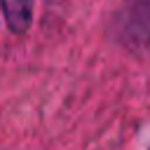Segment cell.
Returning a JSON list of instances; mask_svg holds the SVG:
<instances>
[{"mask_svg": "<svg viewBox=\"0 0 150 150\" xmlns=\"http://www.w3.org/2000/svg\"><path fill=\"white\" fill-rule=\"evenodd\" d=\"M122 28L127 40L138 47H150V0H127Z\"/></svg>", "mask_w": 150, "mask_h": 150, "instance_id": "6da1fadb", "label": "cell"}, {"mask_svg": "<svg viewBox=\"0 0 150 150\" xmlns=\"http://www.w3.org/2000/svg\"><path fill=\"white\" fill-rule=\"evenodd\" d=\"M5 21L14 35H23L33 21V0H0Z\"/></svg>", "mask_w": 150, "mask_h": 150, "instance_id": "7a4b0ae2", "label": "cell"}]
</instances>
